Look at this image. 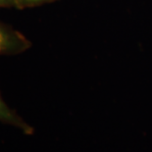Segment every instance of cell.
Wrapping results in <instances>:
<instances>
[{
	"instance_id": "1",
	"label": "cell",
	"mask_w": 152,
	"mask_h": 152,
	"mask_svg": "<svg viewBox=\"0 0 152 152\" xmlns=\"http://www.w3.org/2000/svg\"><path fill=\"white\" fill-rule=\"evenodd\" d=\"M31 46V42L22 33L0 21V56L21 54Z\"/></svg>"
},
{
	"instance_id": "2",
	"label": "cell",
	"mask_w": 152,
	"mask_h": 152,
	"mask_svg": "<svg viewBox=\"0 0 152 152\" xmlns=\"http://www.w3.org/2000/svg\"><path fill=\"white\" fill-rule=\"evenodd\" d=\"M0 122L17 128L26 134H34V128L28 125L27 122H25L14 110L9 107L1 97V95H0Z\"/></svg>"
},
{
	"instance_id": "3",
	"label": "cell",
	"mask_w": 152,
	"mask_h": 152,
	"mask_svg": "<svg viewBox=\"0 0 152 152\" xmlns=\"http://www.w3.org/2000/svg\"><path fill=\"white\" fill-rule=\"evenodd\" d=\"M54 1V0H16V8L25 9L35 7V6L45 4V3Z\"/></svg>"
},
{
	"instance_id": "4",
	"label": "cell",
	"mask_w": 152,
	"mask_h": 152,
	"mask_svg": "<svg viewBox=\"0 0 152 152\" xmlns=\"http://www.w3.org/2000/svg\"><path fill=\"white\" fill-rule=\"evenodd\" d=\"M16 7V0H0V9Z\"/></svg>"
}]
</instances>
